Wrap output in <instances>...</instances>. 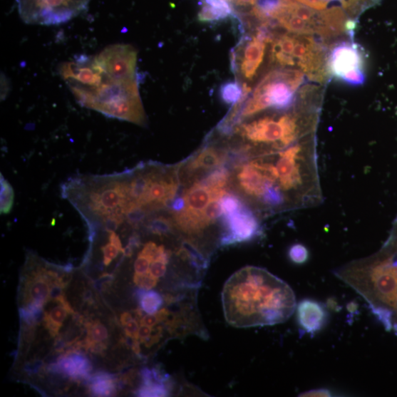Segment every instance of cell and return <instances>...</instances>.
Returning a JSON list of instances; mask_svg holds the SVG:
<instances>
[{"mask_svg":"<svg viewBox=\"0 0 397 397\" xmlns=\"http://www.w3.org/2000/svg\"><path fill=\"white\" fill-rule=\"evenodd\" d=\"M227 321L247 329L287 321L296 309L292 289L264 269L247 267L232 275L222 292Z\"/></svg>","mask_w":397,"mask_h":397,"instance_id":"1","label":"cell"},{"mask_svg":"<svg viewBox=\"0 0 397 397\" xmlns=\"http://www.w3.org/2000/svg\"><path fill=\"white\" fill-rule=\"evenodd\" d=\"M59 74L78 103L110 118L140 126L147 123L138 79L118 80L107 74L96 56L80 55L59 66Z\"/></svg>","mask_w":397,"mask_h":397,"instance_id":"2","label":"cell"},{"mask_svg":"<svg viewBox=\"0 0 397 397\" xmlns=\"http://www.w3.org/2000/svg\"><path fill=\"white\" fill-rule=\"evenodd\" d=\"M126 175L96 177L77 190L76 202L86 205L91 212L105 219L112 215L125 218L131 202L129 196V180Z\"/></svg>","mask_w":397,"mask_h":397,"instance_id":"3","label":"cell"},{"mask_svg":"<svg viewBox=\"0 0 397 397\" xmlns=\"http://www.w3.org/2000/svg\"><path fill=\"white\" fill-rule=\"evenodd\" d=\"M305 76L297 69L273 70L255 88L248 100L249 110L256 114L269 108L289 109L295 103L296 93Z\"/></svg>","mask_w":397,"mask_h":397,"instance_id":"4","label":"cell"},{"mask_svg":"<svg viewBox=\"0 0 397 397\" xmlns=\"http://www.w3.org/2000/svg\"><path fill=\"white\" fill-rule=\"evenodd\" d=\"M91 0H16L19 14L29 25L54 26L85 12Z\"/></svg>","mask_w":397,"mask_h":397,"instance_id":"5","label":"cell"},{"mask_svg":"<svg viewBox=\"0 0 397 397\" xmlns=\"http://www.w3.org/2000/svg\"><path fill=\"white\" fill-rule=\"evenodd\" d=\"M240 133L249 141L257 144H272L283 149L297 141L301 134L299 118L294 114H285L278 120L265 116L242 125Z\"/></svg>","mask_w":397,"mask_h":397,"instance_id":"6","label":"cell"},{"mask_svg":"<svg viewBox=\"0 0 397 397\" xmlns=\"http://www.w3.org/2000/svg\"><path fill=\"white\" fill-rule=\"evenodd\" d=\"M364 51L354 41L336 43L326 61L328 73L351 86H361L366 80Z\"/></svg>","mask_w":397,"mask_h":397,"instance_id":"7","label":"cell"},{"mask_svg":"<svg viewBox=\"0 0 397 397\" xmlns=\"http://www.w3.org/2000/svg\"><path fill=\"white\" fill-rule=\"evenodd\" d=\"M301 71L309 78L317 82L323 81L326 74V61L323 46L311 36L297 35L296 42L290 56Z\"/></svg>","mask_w":397,"mask_h":397,"instance_id":"8","label":"cell"},{"mask_svg":"<svg viewBox=\"0 0 397 397\" xmlns=\"http://www.w3.org/2000/svg\"><path fill=\"white\" fill-rule=\"evenodd\" d=\"M306 147L297 144L279 153L276 168L279 189L290 192L306 187Z\"/></svg>","mask_w":397,"mask_h":397,"instance_id":"9","label":"cell"},{"mask_svg":"<svg viewBox=\"0 0 397 397\" xmlns=\"http://www.w3.org/2000/svg\"><path fill=\"white\" fill-rule=\"evenodd\" d=\"M96 58L110 76L119 80L137 78L138 52L133 46L110 45Z\"/></svg>","mask_w":397,"mask_h":397,"instance_id":"10","label":"cell"},{"mask_svg":"<svg viewBox=\"0 0 397 397\" xmlns=\"http://www.w3.org/2000/svg\"><path fill=\"white\" fill-rule=\"evenodd\" d=\"M278 176L276 167L263 160H254L242 166L237 175L242 190L251 197L261 198L275 186Z\"/></svg>","mask_w":397,"mask_h":397,"instance_id":"11","label":"cell"},{"mask_svg":"<svg viewBox=\"0 0 397 397\" xmlns=\"http://www.w3.org/2000/svg\"><path fill=\"white\" fill-rule=\"evenodd\" d=\"M223 217L227 232L221 239L222 245L248 242L259 235L261 229L259 220L244 205L237 212Z\"/></svg>","mask_w":397,"mask_h":397,"instance_id":"12","label":"cell"},{"mask_svg":"<svg viewBox=\"0 0 397 397\" xmlns=\"http://www.w3.org/2000/svg\"><path fill=\"white\" fill-rule=\"evenodd\" d=\"M178 185L176 175L155 171L153 181L140 205L152 207L169 206L176 197Z\"/></svg>","mask_w":397,"mask_h":397,"instance_id":"13","label":"cell"},{"mask_svg":"<svg viewBox=\"0 0 397 397\" xmlns=\"http://www.w3.org/2000/svg\"><path fill=\"white\" fill-rule=\"evenodd\" d=\"M271 37L267 31L262 29L246 45L240 71L247 80H252L264 61L267 43Z\"/></svg>","mask_w":397,"mask_h":397,"instance_id":"14","label":"cell"},{"mask_svg":"<svg viewBox=\"0 0 397 397\" xmlns=\"http://www.w3.org/2000/svg\"><path fill=\"white\" fill-rule=\"evenodd\" d=\"M48 371L76 381H86L91 376L92 365L83 354L78 352L68 356H60L56 363L48 367Z\"/></svg>","mask_w":397,"mask_h":397,"instance_id":"15","label":"cell"},{"mask_svg":"<svg viewBox=\"0 0 397 397\" xmlns=\"http://www.w3.org/2000/svg\"><path fill=\"white\" fill-rule=\"evenodd\" d=\"M297 312L300 329L311 336L321 331L328 319L324 307L321 303L312 299L301 301Z\"/></svg>","mask_w":397,"mask_h":397,"instance_id":"16","label":"cell"},{"mask_svg":"<svg viewBox=\"0 0 397 397\" xmlns=\"http://www.w3.org/2000/svg\"><path fill=\"white\" fill-rule=\"evenodd\" d=\"M226 153L221 150L212 147L205 148L188 163V170L193 172L220 168L226 160Z\"/></svg>","mask_w":397,"mask_h":397,"instance_id":"17","label":"cell"},{"mask_svg":"<svg viewBox=\"0 0 397 397\" xmlns=\"http://www.w3.org/2000/svg\"><path fill=\"white\" fill-rule=\"evenodd\" d=\"M27 290L30 302H40L45 306L46 303L50 301L51 293L48 269H40L34 273L29 283Z\"/></svg>","mask_w":397,"mask_h":397,"instance_id":"18","label":"cell"},{"mask_svg":"<svg viewBox=\"0 0 397 397\" xmlns=\"http://www.w3.org/2000/svg\"><path fill=\"white\" fill-rule=\"evenodd\" d=\"M233 13L234 11L228 0H204L198 19L204 22L217 21L232 16Z\"/></svg>","mask_w":397,"mask_h":397,"instance_id":"19","label":"cell"},{"mask_svg":"<svg viewBox=\"0 0 397 397\" xmlns=\"http://www.w3.org/2000/svg\"><path fill=\"white\" fill-rule=\"evenodd\" d=\"M118 378L108 372L99 371L91 376L87 381L89 392L96 396H112L118 392L115 381Z\"/></svg>","mask_w":397,"mask_h":397,"instance_id":"20","label":"cell"},{"mask_svg":"<svg viewBox=\"0 0 397 397\" xmlns=\"http://www.w3.org/2000/svg\"><path fill=\"white\" fill-rule=\"evenodd\" d=\"M143 385L137 391L138 396H167L170 389L165 383L158 381L153 375L152 370L146 368L141 372Z\"/></svg>","mask_w":397,"mask_h":397,"instance_id":"21","label":"cell"},{"mask_svg":"<svg viewBox=\"0 0 397 397\" xmlns=\"http://www.w3.org/2000/svg\"><path fill=\"white\" fill-rule=\"evenodd\" d=\"M155 170L140 172L129 180V196L131 202L140 205L153 181Z\"/></svg>","mask_w":397,"mask_h":397,"instance_id":"22","label":"cell"},{"mask_svg":"<svg viewBox=\"0 0 397 397\" xmlns=\"http://www.w3.org/2000/svg\"><path fill=\"white\" fill-rule=\"evenodd\" d=\"M85 328L87 331V336L82 341L83 348L86 351L93 345L106 341L108 338V332L105 326L98 320L85 322Z\"/></svg>","mask_w":397,"mask_h":397,"instance_id":"23","label":"cell"},{"mask_svg":"<svg viewBox=\"0 0 397 397\" xmlns=\"http://www.w3.org/2000/svg\"><path fill=\"white\" fill-rule=\"evenodd\" d=\"M135 296L140 306L148 314H155L163 304L162 296L155 291H147L141 288L135 292Z\"/></svg>","mask_w":397,"mask_h":397,"instance_id":"24","label":"cell"},{"mask_svg":"<svg viewBox=\"0 0 397 397\" xmlns=\"http://www.w3.org/2000/svg\"><path fill=\"white\" fill-rule=\"evenodd\" d=\"M68 314L69 313L67 309L61 305L53 308L50 312H45L43 324L53 337L58 336Z\"/></svg>","mask_w":397,"mask_h":397,"instance_id":"25","label":"cell"},{"mask_svg":"<svg viewBox=\"0 0 397 397\" xmlns=\"http://www.w3.org/2000/svg\"><path fill=\"white\" fill-rule=\"evenodd\" d=\"M250 91L245 84L242 88L239 83L229 82L222 86L221 96L225 103L232 105L244 100Z\"/></svg>","mask_w":397,"mask_h":397,"instance_id":"26","label":"cell"},{"mask_svg":"<svg viewBox=\"0 0 397 397\" xmlns=\"http://www.w3.org/2000/svg\"><path fill=\"white\" fill-rule=\"evenodd\" d=\"M230 172L225 168H218L206 175L200 181L208 188L216 191H227L230 181Z\"/></svg>","mask_w":397,"mask_h":397,"instance_id":"27","label":"cell"},{"mask_svg":"<svg viewBox=\"0 0 397 397\" xmlns=\"http://www.w3.org/2000/svg\"><path fill=\"white\" fill-rule=\"evenodd\" d=\"M1 194H0V205H1V214L8 215L11 212L14 202V192L12 186L5 179L1 173Z\"/></svg>","mask_w":397,"mask_h":397,"instance_id":"28","label":"cell"},{"mask_svg":"<svg viewBox=\"0 0 397 397\" xmlns=\"http://www.w3.org/2000/svg\"><path fill=\"white\" fill-rule=\"evenodd\" d=\"M175 222L165 217H157L148 223V229L158 236H166L172 232Z\"/></svg>","mask_w":397,"mask_h":397,"instance_id":"29","label":"cell"},{"mask_svg":"<svg viewBox=\"0 0 397 397\" xmlns=\"http://www.w3.org/2000/svg\"><path fill=\"white\" fill-rule=\"evenodd\" d=\"M147 217L148 210L145 206L135 202H130L125 214L128 222L134 227L143 223Z\"/></svg>","mask_w":397,"mask_h":397,"instance_id":"30","label":"cell"},{"mask_svg":"<svg viewBox=\"0 0 397 397\" xmlns=\"http://www.w3.org/2000/svg\"><path fill=\"white\" fill-rule=\"evenodd\" d=\"M220 206L222 211V215L226 216L235 212L242 207L244 204L235 195L226 194L220 200Z\"/></svg>","mask_w":397,"mask_h":397,"instance_id":"31","label":"cell"},{"mask_svg":"<svg viewBox=\"0 0 397 397\" xmlns=\"http://www.w3.org/2000/svg\"><path fill=\"white\" fill-rule=\"evenodd\" d=\"M222 216L220 200H214L208 204L203 212V218L208 226L214 224Z\"/></svg>","mask_w":397,"mask_h":397,"instance_id":"32","label":"cell"},{"mask_svg":"<svg viewBox=\"0 0 397 397\" xmlns=\"http://www.w3.org/2000/svg\"><path fill=\"white\" fill-rule=\"evenodd\" d=\"M290 259L297 264H305L309 258L308 249L302 244L293 245L289 252Z\"/></svg>","mask_w":397,"mask_h":397,"instance_id":"33","label":"cell"},{"mask_svg":"<svg viewBox=\"0 0 397 397\" xmlns=\"http://www.w3.org/2000/svg\"><path fill=\"white\" fill-rule=\"evenodd\" d=\"M133 282L139 288L150 290L156 287L158 279L153 277L149 272L143 274L135 273Z\"/></svg>","mask_w":397,"mask_h":397,"instance_id":"34","label":"cell"},{"mask_svg":"<svg viewBox=\"0 0 397 397\" xmlns=\"http://www.w3.org/2000/svg\"><path fill=\"white\" fill-rule=\"evenodd\" d=\"M152 262L153 261L148 257L138 254V259L134 264L135 273L139 274L148 273Z\"/></svg>","mask_w":397,"mask_h":397,"instance_id":"35","label":"cell"},{"mask_svg":"<svg viewBox=\"0 0 397 397\" xmlns=\"http://www.w3.org/2000/svg\"><path fill=\"white\" fill-rule=\"evenodd\" d=\"M103 253V263L104 265L108 267L112 261L118 256L120 250L112 244H108L102 247Z\"/></svg>","mask_w":397,"mask_h":397,"instance_id":"36","label":"cell"},{"mask_svg":"<svg viewBox=\"0 0 397 397\" xmlns=\"http://www.w3.org/2000/svg\"><path fill=\"white\" fill-rule=\"evenodd\" d=\"M297 3L317 11H324L330 4L329 0H298Z\"/></svg>","mask_w":397,"mask_h":397,"instance_id":"37","label":"cell"},{"mask_svg":"<svg viewBox=\"0 0 397 397\" xmlns=\"http://www.w3.org/2000/svg\"><path fill=\"white\" fill-rule=\"evenodd\" d=\"M158 252L159 247H158L155 243L150 242L145 245L143 249L139 254L148 257V258L153 262L156 259Z\"/></svg>","mask_w":397,"mask_h":397,"instance_id":"38","label":"cell"},{"mask_svg":"<svg viewBox=\"0 0 397 397\" xmlns=\"http://www.w3.org/2000/svg\"><path fill=\"white\" fill-rule=\"evenodd\" d=\"M138 323L136 319H132L125 326V334L128 337L138 340Z\"/></svg>","mask_w":397,"mask_h":397,"instance_id":"39","label":"cell"},{"mask_svg":"<svg viewBox=\"0 0 397 397\" xmlns=\"http://www.w3.org/2000/svg\"><path fill=\"white\" fill-rule=\"evenodd\" d=\"M44 368V363L41 360H35L28 363L25 366V371L29 376L36 375Z\"/></svg>","mask_w":397,"mask_h":397,"instance_id":"40","label":"cell"},{"mask_svg":"<svg viewBox=\"0 0 397 397\" xmlns=\"http://www.w3.org/2000/svg\"><path fill=\"white\" fill-rule=\"evenodd\" d=\"M68 348V342L62 335L56 336L54 343V350L56 354H62Z\"/></svg>","mask_w":397,"mask_h":397,"instance_id":"41","label":"cell"},{"mask_svg":"<svg viewBox=\"0 0 397 397\" xmlns=\"http://www.w3.org/2000/svg\"><path fill=\"white\" fill-rule=\"evenodd\" d=\"M169 207L172 209V211L175 213L180 212L185 207V201L183 197H175L173 200L169 205Z\"/></svg>","mask_w":397,"mask_h":397,"instance_id":"42","label":"cell"},{"mask_svg":"<svg viewBox=\"0 0 397 397\" xmlns=\"http://www.w3.org/2000/svg\"><path fill=\"white\" fill-rule=\"evenodd\" d=\"M152 331L153 329L150 326L141 324L138 330V340L142 343H145L150 337Z\"/></svg>","mask_w":397,"mask_h":397,"instance_id":"43","label":"cell"},{"mask_svg":"<svg viewBox=\"0 0 397 397\" xmlns=\"http://www.w3.org/2000/svg\"><path fill=\"white\" fill-rule=\"evenodd\" d=\"M157 324H158V321L155 314H148L140 320V325H147L150 326V328H153Z\"/></svg>","mask_w":397,"mask_h":397,"instance_id":"44","label":"cell"},{"mask_svg":"<svg viewBox=\"0 0 397 397\" xmlns=\"http://www.w3.org/2000/svg\"><path fill=\"white\" fill-rule=\"evenodd\" d=\"M109 242L110 244L118 247V249L123 253L124 249L121 240L118 234L115 232H109Z\"/></svg>","mask_w":397,"mask_h":397,"instance_id":"45","label":"cell"},{"mask_svg":"<svg viewBox=\"0 0 397 397\" xmlns=\"http://www.w3.org/2000/svg\"><path fill=\"white\" fill-rule=\"evenodd\" d=\"M301 396H331V392L326 389H317V390H312L307 391L303 395H300Z\"/></svg>","mask_w":397,"mask_h":397,"instance_id":"46","label":"cell"},{"mask_svg":"<svg viewBox=\"0 0 397 397\" xmlns=\"http://www.w3.org/2000/svg\"><path fill=\"white\" fill-rule=\"evenodd\" d=\"M158 323L167 321L170 315V311L166 309H163L155 314Z\"/></svg>","mask_w":397,"mask_h":397,"instance_id":"47","label":"cell"},{"mask_svg":"<svg viewBox=\"0 0 397 397\" xmlns=\"http://www.w3.org/2000/svg\"><path fill=\"white\" fill-rule=\"evenodd\" d=\"M141 244V241H140V238L137 234L133 235L129 239L128 246L130 247L133 250L136 248H138Z\"/></svg>","mask_w":397,"mask_h":397,"instance_id":"48","label":"cell"},{"mask_svg":"<svg viewBox=\"0 0 397 397\" xmlns=\"http://www.w3.org/2000/svg\"><path fill=\"white\" fill-rule=\"evenodd\" d=\"M83 300L88 305L93 304V294L90 290H85L82 294Z\"/></svg>","mask_w":397,"mask_h":397,"instance_id":"49","label":"cell"},{"mask_svg":"<svg viewBox=\"0 0 397 397\" xmlns=\"http://www.w3.org/2000/svg\"><path fill=\"white\" fill-rule=\"evenodd\" d=\"M132 319H133V316L128 312L123 313L120 317L121 324L124 326Z\"/></svg>","mask_w":397,"mask_h":397,"instance_id":"50","label":"cell"}]
</instances>
